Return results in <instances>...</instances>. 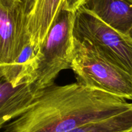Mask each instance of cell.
Instances as JSON below:
<instances>
[{
    "label": "cell",
    "instance_id": "cell-6",
    "mask_svg": "<svg viewBox=\"0 0 132 132\" xmlns=\"http://www.w3.org/2000/svg\"><path fill=\"white\" fill-rule=\"evenodd\" d=\"M41 91L32 82L14 85L0 73V130L18 117Z\"/></svg>",
    "mask_w": 132,
    "mask_h": 132
},
{
    "label": "cell",
    "instance_id": "cell-13",
    "mask_svg": "<svg viewBox=\"0 0 132 132\" xmlns=\"http://www.w3.org/2000/svg\"><path fill=\"white\" fill-rule=\"evenodd\" d=\"M125 132H132V127L130 128L129 129V130H128L127 131H126Z\"/></svg>",
    "mask_w": 132,
    "mask_h": 132
},
{
    "label": "cell",
    "instance_id": "cell-4",
    "mask_svg": "<svg viewBox=\"0 0 132 132\" xmlns=\"http://www.w3.org/2000/svg\"><path fill=\"white\" fill-rule=\"evenodd\" d=\"M72 35L132 74V39L128 35L117 32L81 6L75 11Z\"/></svg>",
    "mask_w": 132,
    "mask_h": 132
},
{
    "label": "cell",
    "instance_id": "cell-8",
    "mask_svg": "<svg viewBox=\"0 0 132 132\" xmlns=\"http://www.w3.org/2000/svg\"><path fill=\"white\" fill-rule=\"evenodd\" d=\"M63 0H35L27 15V32L34 55L43 42Z\"/></svg>",
    "mask_w": 132,
    "mask_h": 132
},
{
    "label": "cell",
    "instance_id": "cell-12",
    "mask_svg": "<svg viewBox=\"0 0 132 132\" xmlns=\"http://www.w3.org/2000/svg\"><path fill=\"white\" fill-rule=\"evenodd\" d=\"M128 36H129V37H130V38L132 39V28L130 30V31H129V33H128Z\"/></svg>",
    "mask_w": 132,
    "mask_h": 132
},
{
    "label": "cell",
    "instance_id": "cell-2",
    "mask_svg": "<svg viewBox=\"0 0 132 132\" xmlns=\"http://www.w3.org/2000/svg\"><path fill=\"white\" fill-rule=\"evenodd\" d=\"M71 69L76 82L132 101V74L101 55L87 42L73 37Z\"/></svg>",
    "mask_w": 132,
    "mask_h": 132
},
{
    "label": "cell",
    "instance_id": "cell-9",
    "mask_svg": "<svg viewBox=\"0 0 132 132\" xmlns=\"http://www.w3.org/2000/svg\"><path fill=\"white\" fill-rule=\"evenodd\" d=\"M132 127V107L111 117L93 121L67 132H125Z\"/></svg>",
    "mask_w": 132,
    "mask_h": 132
},
{
    "label": "cell",
    "instance_id": "cell-10",
    "mask_svg": "<svg viewBox=\"0 0 132 132\" xmlns=\"http://www.w3.org/2000/svg\"><path fill=\"white\" fill-rule=\"evenodd\" d=\"M85 0H63L65 8L67 10L75 12L83 5Z\"/></svg>",
    "mask_w": 132,
    "mask_h": 132
},
{
    "label": "cell",
    "instance_id": "cell-5",
    "mask_svg": "<svg viewBox=\"0 0 132 132\" xmlns=\"http://www.w3.org/2000/svg\"><path fill=\"white\" fill-rule=\"evenodd\" d=\"M22 0H0V67L15 64L30 45Z\"/></svg>",
    "mask_w": 132,
    "mask_h": 132
},
{
    "label": "cell",
    "instance_id": "cell-11",
    "mask_svg": "<svg viewBox=\"0 0 132 132\" xmlns=\"http://www.w3.org/2000/svg\"><path fill=\"white\" fill-rule=\"evenodd\" d=\"M34 1L35 0H22L27 14H28L31 10V9H32V6H33L34 3Z\"/></svg>",
    "mask_w": 132,
    "mask_h": 132
},
{
    "label": "cell",
    "instance_id": "cell-1",
    "mask_svg": "<svg viewBox=\"0 0 132 132\" xmlns=\"http://www.w3.org/2000/svg\"><path fill=\"white\" fill-rule=\"evenodd\" d=\"M132 107L126 99L78 82L42 90L3 132H67Z\"/></svg>",
    "mask_w": 132,
    "mask_h": 132
},
{
    "label": "cell",
    "instance_id": "cell-7",
    "mask_svg": "<svg viewBox=\"0 0 132 132\" xmlns=\"http://www.w3.org/2000/svg\"><path fill=\"white\" fill-rule=\"evenodd\" d=\"M81 7L122 34L132 28V0H85Z\"/></svg>",
    "mask_w": 132,
    "mask_h": 132
},
{
    "label": "cell",
    "instance_id": "cell-3",
    "mask_svg": "<svg viewBox=\"0 0 132 132\" xmlns=\"http://www.w3.org/2000/svg\"><path fill=\"white\" fill-rule=\"evenodd\" d=\"M75 15V12L67 10L63 3L43 42L32 59L33 81L38 90L54 84L61 71L71 69Z\"/></svg>",
    "mask_w": 132,
    "mask_h": 132
}]
</instances>
